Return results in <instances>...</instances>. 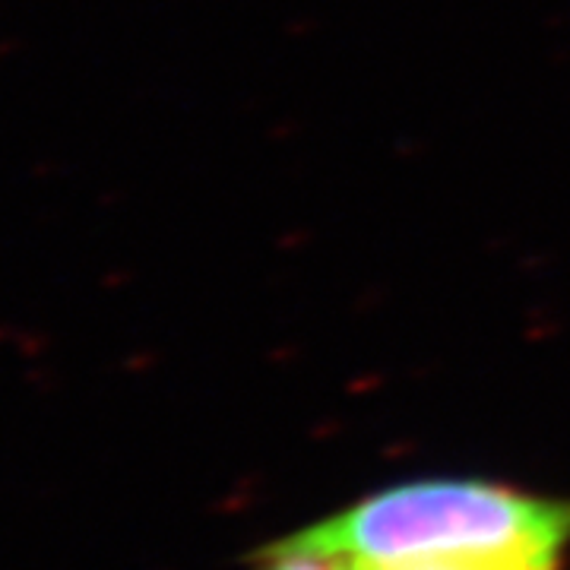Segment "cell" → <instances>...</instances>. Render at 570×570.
<instances>
[{"label": "cell", "mask_w": 570, "mask_h": 570, "mask_svg": "<svg viewBox=\"0 0 570 570\" xmlns=\"http://www.w3.org/2000/svg\"><path fill=\"white\" fill-rule=\"evenodd\" d=\"M292 542L362 570L431 561L554 564L570 546V498L489 479H412L292 532Z\"/></svg>", "instance_id": "cell-1"}, {"label": "cell", "mask_w": 570, "mask_h": 570, "mask_svg": "<svg viewBox=\"0 0 570 570\" xmlns=\"http://www.w3.org/2000/svg\"><path fill=\"white\" fill-rule=\"evenodd\" d=\"M261 570H340L336 561H330L317 551L302 549L298 542H292L288 535L266 546L261 551Z\"/></svg>", "instance_id": "cell-2"}, {"label": "cell", "mask_w": 570, "mask_h": 570, "mask_svg": "<svg viewBox=\"0 0 570 570\" xmlns=\"http://www.w3.org/2000/svg\"><path fill=\"white\" fill-rule=\"evenodd\" d=\"M340 570H362L336 564ZM387 570H558L554 564H530V561H431V564H406Z\"/></svg>", "instance_id": "cell-3"}]
</instances>
